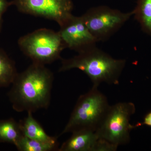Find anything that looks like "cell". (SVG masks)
Returning a JSON list of instances; mask_svg holds the SVG:
<instances>
[{"label": "cell", "instance_id": "15", "mask_svg": "<svg viewBox=\"0 0 151 151\" xmlns=\"http://www.w3.org/2000/svg\"><path fill=\"white\" fill-rule=\"evenodd\" d=\"M143 125H146V126L151 127V111L148 113L145 116L144 121L142 122L137 123L136 125H133V126H134V128L141 127V126H143Z\"/></svg>", "mask_w": 151, "mask_h": 151}, {"label": "cell", "instance_id": "14", "mask_svg": "<svg viewBox=\"0 0 151 151\" xmlns=\"http://www.w3.org/2000/svg\"><path fill=\"white\" fill-rule=\"evenodd\" d=\"M19 151H58V144L41 142L23 136L16 145Z\"/></svg>", "mask_w": 151, "mask_h": 151}, {"label": "cell", "instance_id": "3", "mask_svg": "<svg viewBox=\"0 0 151 151\" xmlns=\"http://www.w3.org/2000/svg\"><path fill=\"white\" fill-rule=\"evenodd\" d=\"M110 107L107 97L98 87L92 86L78 97L61 135L81 130L96 132Z\"/></svg>", "mask_w": 151, "mask_h": 151}, {"label": "cell", "instance_id": "17", "mask_svg": "<svg viewBox=\"0 0 151 151\" xmlns=\"http://www.w3.org/2000/svg\"><path fill=\"white\" fill-rule=\"evenodd\" d=\"M1 24H2L1 19H0V29H1Z\"/></svg>", "mask_w": 151, "mask_h": 151}, {"label": "cell", "instance_id": "16", "mask_svg": "<svg viewBox=\"0 0 151 151\" xmlns=\"http://www.w3.org/2000/svg\"><path fill=\"white\" fill-rule=\"evenodd\" d=\"M9 6V4L6 0H0V19H1L3 14Z\"/></svg>", "mask_w": 151, "mask_h": 151}, {"label": "cell", "instance_id": "5", "mask_svg": "<svg viewBox=\"0 0 151 151\" xmlns=\"http://www.w3.org/2000/svg\"><path fill=\"white\" fill-rule=\"evenodd\" d=\"M136 111L134 104L123 102L110 105L103 122L96 133L113 145L119 146L129 143L130 132L134 129L130 124L131 116Z\"/></svg>", "mask_w": 151, "mask_h": 151}, {"label": "cell", "instance_id": "1", "mask_svg": "<svg viewBox=\"0 0 151 151\" xmlns=\"http://www.w3.org/2000/svg\"><path fill=\"white\" fill-rule=\"evenodd\" d=\"M54 76L45 65L32 63L17 73L9 92L12 107L18 112L33 113L50 104Z\"/></svg>", "mask_w": 151, "mask_h": 151}, {"label": "cell", "instance_id": "12", "mask_svg": "<svg viewBox=\"0 0 151 151\" xmlns=\"http://www.w3.org/2000/svg\"><path fill=\"white\" fill-rule=\"evenodd\" d=\"M24 136L19 122L10 119L0 121V142L11 143L15 146Z\"/></svg>", "mask_w": 151, "mask_h": 151}, {"label": "cell", "instance_id": "2", "mask_svg": "<svg viewBox=\"0 0 151 151\" xmlns=\"http://www.w3.org/2000/svg\"><path fill=\"white\" fill-rule=\"evenodd\" d=\"M61 60L59 72L72 69L81 70L90 78L92 86L96 87L103 83L119 84L126 64V60L113 58L96 46L78 53L71 58Z\"/></svg>", "mask_w": 151, "mask_h": 151}, {"label": "cell", "instance_id": "4", "mask_svg": "<svg viewBox=\"0 0 151 151\" xmlns=\"http://www.w3.org/2000/svg\"><path fill=\"white\" fill-rule=\"evenodd\" d=\"M18 45L32 63L45 65L58 59L66 48L59 32L42 28L19 38Z\"/></svg>", "mask_w": 151, "mask_h": 151}, {"label": "cell", "instance_id": "10", "mask_svg": "<svg viewBox=\"0 0 151 151\" xmlns=\"http://www.w3.org/2000/svg\"><path fill=\"white\" fill-rule=\"evenodd\" d=\"M32 112H28L27 116L19 122L24 135L27 137L45 142L58 143L56 137L47 134L40 124L34 118Z\"/></svg>", "mask_w": 151, "mask_h": 151}, {"label": "cell", "instance_id": "7", "mask_svg": "<svg viewBox=\"0 0 151 151\" xmlns=\"http://www.w3.org/2000/svg\"><path fill=\"white\" fill-rule=\"evenodd\" d=\"M13 4L22 13L51 20L60 26L73 15L71 0H14Z\"/></svg>", "mask_w": 151, "mask_h": 151}, {"label": "cell", "instance_id": "13", "mask_svg": "<svg viewBox=\"0 0 151 151\" xmlns=\"http://www.w3.org/2000/svg\"><path fill=\"white\" fill-rule=\"evenodd\" d=\"M17 73L13 61L0 50V87L12 84Z\"/></svg>", "mask_w": 151, "mask_h": 151}, {"label": "cell", "instance_id": "6", "mask_svg": "<svg viewBox=\"0 0 151 151\" xmlns=\"http://www.w3.org/2000/svg\"><path fill=\"white\" fill-rule=\"evenodd\" d=\"M133 16L132 11L124 13L102 6L89 9L81 17L88 29L99 42L108 40Z\"/></svg>", "mask_w": 151, "mask_h": 151}, {"label": "cell", "instance_id": "11", "mask_svg": "<svg viewBox=\"0 0 151 151\" xmlns=\"http://www.w3.org/2000/svg\"><path fill=\"white\" fill-rule=\"evenodd\" d=\"M132 11L142 31L151 37V0H137Z\"/></svg>", "mask_w": 151, "mask_h": 151}, {"label": "cell", "instance_id": "9", "mask_svg": "<svg viewBox=\"0 0 151 151\" xmlns=\"http://www.w3.org/2000/svg\"><path fill=\"white\" fill-rule=\"evenodd\" d=\"M71 134L58 151H95L100 138L96 132L81 130Z\"/></svg>", "mask_w": 151, "mask_h": 151}, {"label": "cell", "instance_id": "8", "mask_svg": "<svg viewBox=\"0 0 151 151\" xmlns=\"http://www.w3.org/2000/svg\"><path fill=\"white\" fill-rule=\"evenodd\" d=\"M60 27L58 32L66 48L79 53L96 46L97 40L81 16H72Z\"/></svg>", "mask_w": 151, "mask_h": 151}]
</instances>
